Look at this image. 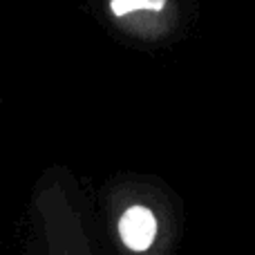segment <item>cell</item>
<instances>
[{
  "label": "cell",
  "mask_w": 255,
  "mask_h": 255,
  "mask_svg": "<svg viewBox=\"0 0 255 255\" xmlns=\"http://www.w3.org/2000/svg\"><path fill=\"white\" fill-rule=\"evenodd\" d=\"M159 233V224L154 213L148 206H134L126 208L124 215L119 217V238L124 247L132 253H145L154 244Z\"/></svg>",
  "instance_id": "cell-1"
},
{
  "label": "cell",
  "mask_w": 255,
  "mask_h": 255,
  "mask_svg": "<svg viewBox=\"0 0 255 255\" xmlns=\"http://www.w3.org/2000/svg\"><path fill=\"white\" fill-rule=\"evenodd\" d=\"M110 9L119 18L128 16V13H136V11L159 13L166 9V0H110Z\"/></svg>",
  "instance_id": "cell-2"
}]
</instances>
